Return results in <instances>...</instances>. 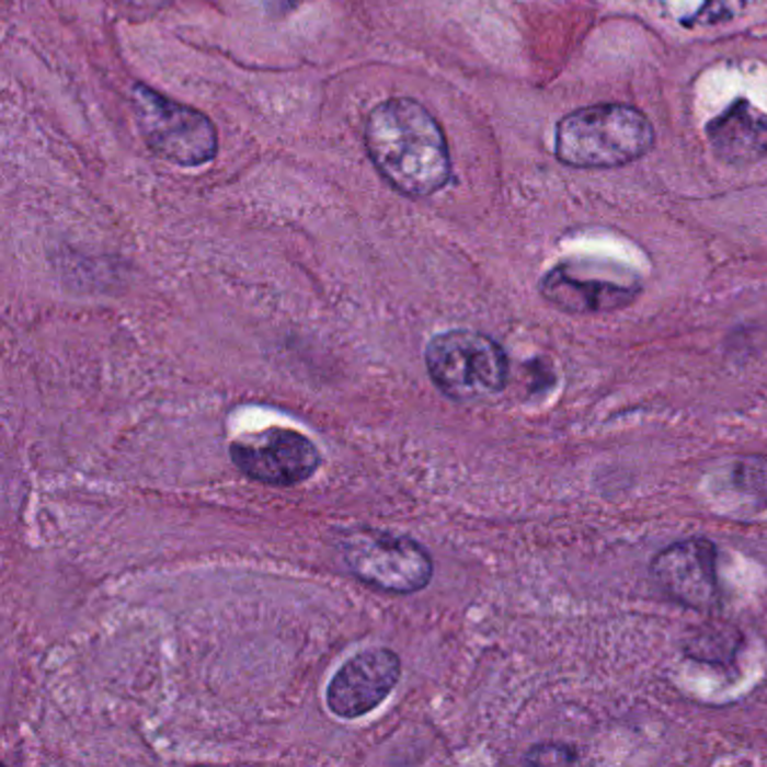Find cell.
I'll list each match as a JSON object with an SVG mask.
<instances>
[{"mask_svg":"<svg viewBox=\"0 0 767 767\" xmlns=\"http://www.w3.org/2000/svg\"><path fill=\"white\" fill-rule=\"evenodd\" d=\"M230 459L245 478L271 486L302 484L322 466V453L309 437L277 425L234 439Z\"/></svg>","mask_w":767,"mask_h":767,"instance_id":"8992f818","label":"cell"},{"mask_svg":"<svg viewBox=\"0 0 767 767\" xmlns=\"http://www.w3.org/2000/svg\"><path fill=\"white\" fill-rule=\"evenodd\" d=\"M527 763L536 765H570L579 763V754L565 745H540L527 754Z\"/></svg>","mask_w":767,"mask_h":767,"instance_id":"7c38bea8","label":"cell"},{"mask_svg":"<svg viewBox=\"0 0 767 767\" xmlns=\"http://www.w3.org/2000/svg\"><path fill=\"white\" fill-rule=\"evenodd\" d=\"M649 117L632 106L599 104L565 115L557 129V156L579 169H613L653 149Z\"/></svg>","mask_w":767,"mask_h":767,"instance_id":"7a4b0ae2","label":"cell"},{"mask_svg":"<svg viewBox=\"0 0 767 767\" xmlns=\"http://www.w3.org/2000/svg\"><path fill=\"white\" fill-rule=\"evenodd\" d=\"M716 559L713 542L689 538L660 551L651 572L673 602L694 610H711L720 602Z\"/></svg>","mask_w":767,"mask_h":767,"instance_id":"9c48e42d","label":"cell"},{"mask_svg":"<svg viewBox=\"0 0 767 767\" xmlns=\"http://www.w3.org/2000/svg\"><path fill=\"white\" fill-rule=\"evenodd\" d=\"M131 108L147 147L181 167L209 162L219 151L217 126L205 113L164 98L147 83H136Z\"/></svg>","mask_w":767,"mask_h":767,"instance_id":"5b68a950","label":"cell"},{"mask_svg":"<svg viewBox=\"0 0 767 767\" xmlns=\"http://www.w3.org/2000/svg\"><path fill=\"white\" fill-rule=\"evenodd\" d=\"M730 489L749 502L752 511L767 508V457H743L730 468Z\"/></svg>","mask_w":767,"mask_h":767,"instance_id":"8fae6325","label":"cell"},{"mask_svg":"<svg viewBox=\"0 0 767 767\" xmlns=\"http://www.w3.org/2000/svg\"><path fill=\"white\" fill-rule=\"evenodd\" d=\"M713 156L724 164H754L767 156V115L747 100H736L707 126Z\"/></svg>","mask_w":767,"mask_h":767,"instance_id":"30bf717a","label":"cell"},{"mask_svg":"<svg viewBox=\"0 0 767 767\" xmlns=\"http://www.w3.org/2000/svg\"><path fill=\"white\" fill-rule=\"evenodd\" d=\"M340 553L360 583L390 594L421 592L435 574L431 553L405 534L347 529L340 536Z\"/></svg>","mask_w":767,"mask_h":767,"instance_id":"277c9868","label":"cell"},{"mask_svg":"<svg viewBox=\"0 0 767 767\" xmlns=\"http://www.w3.org/2000/svg\"><path fill=\"white\" fill-rule=\"evenodd\" d=\"M401 679V657L390 649H369L335 671L327 687L333 716L356 720L388 700Z\"/></svg>","mask_w":767,"mask_h":767,"instance_id":"ba28073f","label":"cell"},{"mask_svg":"<svg viewBox=\"0 0 767 767\" xmlns=\"http://www.w3.org/2000/svg\"><path fill=\"white\" fill-rule=\"evenodd\" d=\"M425 367L442 394L471 403L504 390L508 358L491 335L453 329L435 335L425 347Z\"/></svg>","mask_w":767,"mask_h":767,"instance_id":"3957f363","label":"cell"},{"mask_svg":"<svg viewBox=\"0 0 767 767\" xmlns=\"http://www.w3.org/2000/svg\"><path fill=\"white\" fill-rule=\"evenodd\" d=\"M540 293L563 313L594 316L630 307L642 286L634 277L623 279L617 268L608 271L606 264L563 262L542 277Z\"/></svg>","mask_w":767,"mask_h":767,"instance_id":"52a82bcc","label":"cell"},{"mask_svg":"<svg viewBox=\"0 0 767 767\" xmlns=\"http://www.w3.org/2000/svg\"><path fill=\"white\" fill-rule=\"evenodd\" d=\"M365 149L378 174L410 198L437 194L453 176L444 129L412 98H392L371 108Z\"/></svg>","mask_w":767,"mask_h":767,"instance_id":"6da1fadb","label":"cell"}]
</instances>
